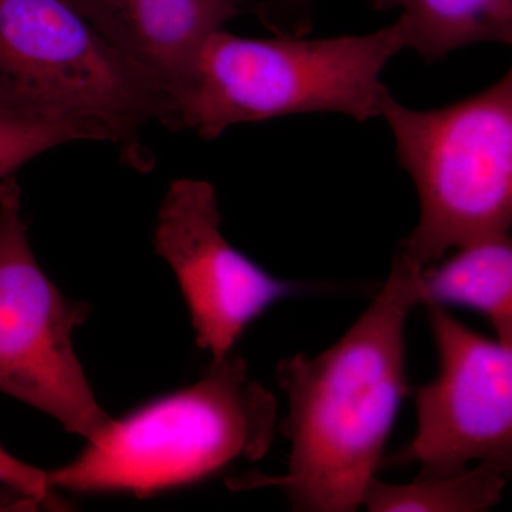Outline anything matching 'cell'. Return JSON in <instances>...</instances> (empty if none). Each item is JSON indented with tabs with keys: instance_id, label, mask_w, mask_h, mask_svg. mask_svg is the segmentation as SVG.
I'll return each mask as SVG.
<instances>
[{
	"instance_id": "6da1fadb",
	"label": "cell",
	"mask_w": 512,
	"mask_h": 512,
	"mask_svg": "<svg viewBox=\"0 0 512 512\" xmlns=\"http://www.w3.org/2000/svg\"><path fill=\"white\" fill-rule=\"evenodd\" d=\"M419 272L397 252L383 288L335 345L279 362L288 414L278 427L291 444L288 470L229 478L231 490L278 488L302 512L362 507L410 390L406 326L421 305Z\"/></svg>"
},
{
	"instance_id": "5b68a950",
	"label": "cell",
	"mask_w": 512,
	"mask_h": 512,
	"mask_svg": "<svg viewBox=\"0 0 512 512\" xmlns=\"http://www.w3.org/2000/svg\"><path fill=\"white\" fill-rule=\"evenodd\" d=\"M380 117L419 194V224L404 238V258L423 269L453 249L510 234L511 70L484 92L441 109H410L389 93Z\"/></svg>"
},
{
	"instance_id": "277c9868",
	"label": "cell",
	"mask_w": 512,
	"mask_h": 512,
	"mask_svg": "<svg viewBox=\"0 0 512 512\" xmlns=\"http://www.w3.org/2000/svg\"><path fill=\"white\" fill-rule=\"evenodd\" d=\"M0 109L92 121L138 168L140 131L178 128L170 93L70 0H0Z\"/></svg>"
},
{
	"instance_id": "30bf717a",
	"label": "cell",
	"mask_w": 512,
	"mask_h": 512,
	"mask_svg": "<svg viewBox=\"0 0 512 512\" xmlns=\"http://www.w3.org/2000/svg\"><path fill=\"white\" fill-rule=\"evenodd\" d=\"M419 288L421 305L431 302L471 309L487 319L495 338L512 345L510 234L471 242L424 266Z\"/></svg>"
},
{
	"instance_id": "8992f818",
	"label": "cell",
	"mask_w": 512,
	"mask_h": 512,
	"mask_svg": "<svg viewBox=\"0 0 512 512\" xmlns=\"http://www.w3.org/2000/svg\"><path fill=\"white\" fill-rule=\"evenodd\" d=\"M92 312L70 301L37 262L15 175L0 181V392L52 416L86 441L106 429L73 343Z\"/></svg>"
},
{
	"instance_id": "52a82bcc",
	"label": "cell",
	"mask_w": 512,
	"mask_h": 512,
	"mask_svg": "<svg viewBox=\"0 0 512 512\" xmlns=\"http://www.w3.org/2000/svg\"><path fill=\"white\" fill-rule=\"evenodd\" d=\"M439 372L414 389L417 429L389 463L448 476L470 461L512 467V345L485 338L437 303H423Z\"/></svg>"
},
{
	"instance_id": "4fadbf2b",
	"label": "cell",
	"mask_w": 512,
	"mask_h": 512,
	"mask_svg": "<svg viewBox=\"0 0 512 512\" xmlns=\"http://www.w3.org/2000/svg\"><path fill=\"white\" fill-rule=\"evenodd\" d=\"M72 141L113 143L110 134L92 121L0 109V181L40 154Z\"/></svg>"
},
{
	"instance_id": "8fae6325",
	"label": "cell",
	"mask_w": 512,
	"mask_h": 512,
	"mask_svg": "<svg viewBox=\"0 0 512 512\" xmlns=\"http://www.w3.org/2000/svg\"><path fill=\"white\" fill-rule=\"evenodd\" d=\"M373 6L400 10L406 49L426 60L477 43L512 42V0H373Z\"/></svg>"
},
{
	"instance_id": "2e32d148",
	"label": "cell",
	"mask_w": 512,
	"mask_h": 512,
	"mask_svg": "<svg viewBox=\"0 0 512 512\" xmlns=\"http://www.w3.org/2000/svg\"><path fill=\"white\" fill-rule=\"evenodd\" d=\"M292 2L303 3V2H308V0H292Z\"/></svg>"
},
{
	"instance_id": "9c48e42d",
	"label": "cell",
	"mask_w": 512,
	"mask_h": 512,
	"mask_svg": "<svg viewBox=\"0 0 512 512\" xmlns=\"http://www.w3.org/2000/svg\"><path fill=\"white\" fill-rule=\"evenodd\" d=\"M111 45L175 97L205 40L248 0H70Z\"/></svg>"
},
{
	"instance_id": "9a60e30c",
	"label": "cell",
	"mask_w": 512,
	"mask_h": 512,
	"mask_svg": "<svg viewBox=\"0 0 512 512\" xmlns=\"http://www.w3.org/2000/svg\"><path fill=\"white\" fill-rule=\"evenodd\" d=\"M39 504L32 498L12 490V488L3 487L0 490V511H36Z\"/></svg>"
},
{
	"instance_id": "7c38bea8",
	"label": "cell",
	"mask_w": 512,
	"mask_h": 512,
	"mask_svg": "<svg viewBox=\"0 0 512 512\" xmlns=\"http://www.w3.org/2000/svg\"><path fill=\"white\" fill-rule=\"evenodd\" d=\"M511 466L480 461L471 470L448 476L414 478L409 484L375 480L366 490L363 504L370 512H483L503 498Z\"/></svg>"
},
{
	"instance_id": "5bb4252c",
	"label": "cell",
	"mask_w": 512,
	"mask_h": 512,
	"mask_svg": "<svg viewBox=\"0 0 512 512\" xmlns=\"http://www.w3.org/2000/svg\"><path fill=\"white\" fill-rule=\"evenodd\" d=\"M0 484L32 498L40 507L62 510L47 480V471L23 463L0 446Z\"/></svg>"
},
{
	"instance_id": "7a4b0ae2",
	"label": "cell",
	"mask_w": 512,
	"mask_h": 512,
	"mask_svg": "<svg viewBox=\"0 0 512 512\" xmlns=\"http://www.w3.org/2000/svg\"><path fill=\"white\" fill-rule=\"evenodd\" d=\"M278 430L274 394L242 357L212 360L198 382L110 419L80 456L47 471L53 490L153 497L258 461Z\"/></svg>"
},
{
	"instance_id": "ba28073f",
	"label": "cell",
	"mask_w": 512,
	"mask_h": 512,
	"mask_svg": "<svg viewBox=\"0 0 512 512\" xmlns=\"http://www.w3.org/2000/svg\"><path fill=\"white\" fill-rule=\"evenodd\" d=\"M153 245L177 278L198 348L212 360L231 355L255 319L305 289L269 274L225 238L217 191L208 181L181 178L170 185Z\"/></svg>"
},
{
	"instance_id": "3957f363",
	"label": "cell",
	"mask_w": 512,
	"mask_h": 512,
	"mask_svg": "<svg viewBox=\"0 0 512 512\" xmlns=\"http://www.w3.org/2000/svg\"><path fill=\"white\" fill-rule=\"evenodd\" d=\"M406 49L399 22L367 35L251 39L225 29L198 50L175 94L178 128L205 140L227 128L303 113L380 117L382 74Z\"/></svg>"
}]
</instances>
